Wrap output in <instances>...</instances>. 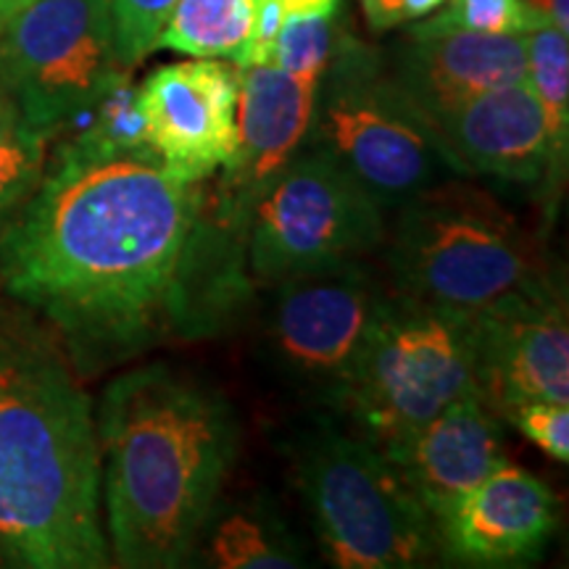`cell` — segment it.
<instances>
[{"mask_svg":"<svg viewBox=\"0 0 569 569\" xmlns=\"http://www.w3.org/2000/svg\"><path fill=\"white\" fill-rule=\"evenodd\" d=\"M511 425L538 446L540 451L549 453L553 461L567 465L569 461V403L559 401H525L509 409Z\"/></svg>","mask_w":569,"mask_h":569,"instance_id":"484cf974","label":"cell"},{"mask_svg":"<svg viewBox=\"0 0 569 569\" xmlns=\"http://www.w3.org/2000/svg\"><path fill=\"white\" fill-rule=\"evenodd\" d=\"M0 30H3V21H0Z\"/></svg>","mask_w":569,"mask_h":569,"instance_id":"836d02e7","label":"cell"},{"mask_svg":"<svg viewBox=\"0 0 569 569\" xmlns=\"http://www.w3.org/2000/svg\"><path fill=\"white\" fill-rule=\"evenodd\" d=\"M380 451L432 522L507 461L501 417L480 393L459 398L430 422Z\"/></svg>","mask_w":569,"mask_h":569,"instance_id":"9a60e30c","label":"cell"},{"mask_svg":"<svg viewBox=\"0 0 569 569\" xmlns=\"http://www.w3.org/2000/svg\"><path fill=\"white\" fill-rule=\"evenodd\" d=\"M196 565L213 569H298L306 565L301 546L280 515L261 498L219 503L198 538Z\"/></svg>","mask_w":569,"mask_h":569,"instance_id":"ac0fdd59","label":"cell"},{"mask_svg":"<svg viewBox=\"0 0 569 569\" xmlns=\"http://www.w3.org/2000/svg\"><path fill=\"white\" fill-rule=\"evenodd\" d=\"M369 27L377 32L393 30L409 21L430 17L446 0H359Z\"/></svg>","mask_w":569,"mask_h":569,"instance_id":"83f0119b","label":"cell"},{"mask_svg":"<svg viewBox=\"0 0 569 569\" xmlns=\"http://www.w3.org/2000/svg\"><path fill=\"white\" fill-rule=\"evenodd\" d=\"M386 209L327 156L301 148L248 219V267L259 282L361 261L386 243Z\"/></svg>","mask_w":569,"mask_h":569,"instance_id":"ba28073f","label":"cell"},{"mask_svg":"<svg viewBox=\"0 0 569 569\" xmlns=\"http://www.w3.org/2000/svg\"><path fill=\"white\" fill-rule=\"evenodd\" d=\"M393 296L361 261L274 282L267 338L277 365L338 407Z\"/></svg>","mask_w":569,"mask_h":569,"instance_id":"30bf717a","label":"cell"},{"mask_svg":"<svg viewBox=\"0 0 569 569\" xmlns=\"http://www.w3.org/2000/svg\"><path fill=\"white\" fill-rule=\"evenodd\" d=\"M34 3V0H0V21H9V17H13V13L24 9V6Z\"/></svg>","mask_w":569,"mask_h":569,"instance_id":"1f68e13d","label":"cell"},{"mask_svg":"<svg viewBox=\"0 0 569 569\" xmlns=\"http://www.w3.org/2000/svg\"><path fill=\"white\" fill-rule=\"evenodd\" d=\"M557 517L551 488L507 459L438 519L440 559L478 569L532 565L549 546Z\"/></svg>","mask_w":569,"mask_h":569,"instance_id":"5bb4252c","label":"cell"},{"mask_svg":"<svg viewBox=\"0 0 569 569\" xmlns=\"http://www.w3.org/2000/svg\"><path fill=\"white\" fill-rule=\"evenodd\" d=\"M430 122L461 177H493L525 188L549 184V138L528 80L482 92Z\"/></svg>","mask_w":569,"mask_h":569,"instance_id":"2e32d148","label":"cell"},{"mask_svg":"<svg viewBox=\"0 0 569 569\" xmlns=\"http://www.w3.org/2000/svg\"><path fill=\"white\" fill-rule=\"evenodd\" d=\"M122 69L109 0H34L0 30L3 88L48 140Z\"/></svg>","mask_w":569,"mask_h":569,"instance_id":"9c48e42d","label":"cell"},{"mask_svg":"<svg viewBox=\"0 0 569 569\" xmlns=\"http://www.w3.org/2000/svg\"><path fill=\"white\" fill-rule=\"evenodd\" d=\"M551 27L569 34V0H528Z\"/></svg>","mask_w":569,"mask_h":569,"instance_id":"f546056e","label":"cell"},{"mask_svg":"<svg viewBox=\"0 0 569 569\" xmlns=\"http://www.w3.org/2000/svg\"><path fill=\"white\" fill-rule=\"evenodd\" d=\"M282 19L290 17H336L340 0H280Z\"/></svg>","mask_w":569,"mask_h":569,"instance_id":"f1b7e54d","label":"cell"},{"mask_svg":"<svg viewBox=\"0 0 569 569\" xmlns=\"http://www.w3.org/2000/svg\"><path fill=\"white\" fill-rule=\"evenodd\" d=\"M0 96H6V88H3V77H0Z\"/></svg>","mask_w":569,"mask_h":569,"instance_id":"d6a6232c","label":"cell"},{"mask_svg":"<svg viewBox=\"0 0 569 569\" xmlns=\"http://www.w3.org/2000/svg\"><path fill=\"white\" fill-rule=\"evenodd\" d=\"M525 34L440 32L415 38L398 56L393 80L427 119L482 92L525 80Z\"/></svg>","mask_w":569,"mask_h":569,"instance_id":"e0dca14e","label":"cell"},{"mask_svg":"<svg viewBox=\"0 0 569 569\" xmlns=\"http://www.w3.org/2000/svg\"><path fill=\"white\" fill-rule=\"evenodd\" d=\"M0 536L32 569L111 567L92 398L17 301H0Z\"/></svg>","mask_w":569,"mask_h":569,"instance_id":"3957f363","label":"cell"},{"mask_svg":"<svg viewBox=\"0 0 569 569\" xmlns=\"http://www.w3.org/2000/svg\"><path fill=\"white\" fill-rule=\"evenodd\" d=\"M549 24L528 0H446L438 11L411 27L409 34L475 32V34H528Z\"/></svg>","mask_w":569,"mask_h":569,"instance_id":"603a6c76","label":"cell"},{"mask_svg":"<svg viewBox=\"0 0 569 569\" xmlns=\"http://www.w3.org/2000/svg\"><path fill=\"white\" fill-rule=\"evenodd\" d=\"M61 132H69L59 146L96 156L153 153L148 146L146 119L140 111L138 84L132 69H122L101 96L82 113H77ZM59 132V134H61Z\"/></svg>","mask_w":569,"mask_h":569,"instance_id":"ffe728a7","label":"cell"},{"mask_svg":"<svg viewBox=\"0 0 569 569\" xmlns=\"http://www.w3.org/2000/svg\"><path fill=\"white\" fill-rule=\"evenodd\" d=\"M478 390L472 317L393 296L338 409L377 448Z\"/></svg>","mask_w":569,"mask_h":569,"instance_id":"52a82bcc","label":"cell"},{"mask_svg":"<svg viewBox=\"0 0 569 569\" xmlns=\"http://www.w3.org/2000/svg\"><path fill=\"white\" fill-rule=\"evenodd\" d=\"M201 211V182L177 180L156 153L59 146L0 224V284L80 372L122 365L180 325Z\"/></svg>","mask_w":569,"mask_h":569,"instance_id":"6da1fadb","label":"cell"},{"mask_svg":"<svg viewBox=\"0 0 569 569\" xmlns=\"http://www.w3.org/2000/svg\"><path fill=\"white\" fill-rule=\"evenodd\" d=\"M336 161L382 209L461 177L436 127L361 46L336 42L303 146Z\"/></svg>","mask_w":569,"mask_h":569,"instance_id":"5b68a950","label":"cell"},{"mask_svg":"<svg viewBox=\"0 0 569 569\" xmlns=\"http://www.w3.org/2000/svg\"><path fill=\"white\" fill-rule=\"evenodd\" d=\"M336 48V17H290L282 19L272 61L298 80L319 82Z\"/></svg>","mask_w":569,"mask_h":569,"instance_id":"cb8c5ba5","label":"cell"},{"mask_svg":"<svg viewBox=\"0 0 569 569\" xmlns=\"http://www.w3.org/2000/svg\"><path fill=\"white\" fill-rule=\"evenodd\" d=\"M317 84L298 80L274 63L238 69V148L222 169L211 219L224 232L246 240L256 201L301 151Z\"/></svg>","mask_w":569,"mask_h":569,"instance_id":"4fadbf2b","label":"cell"},{"mask_svg":"<svg viewBox=\"0 0 569 569\" xmlns=\"http://www.w3.org/2000/svg\"><path fill=\"white\" fill-rule=\"evenodd\" d=\"M253 0H180L163 27L161 51L234 61L253 30Z\"/></svg>","mask_w":569,"mask_h":569,"instance_id":"d6986e66","label":"cell"},{"mask_svg":"<svg viewBox=\"0 0 569 569\" xmlns=\"http://www.w3.org/2000/svg\"><path fill=\"white\" fill-rule=\"evenodd\" d=\"M482 401L507 417L525 401L569 403V322L565 288L551 277L472 315Z\"/></svg>","mask_w":569,"mask_h":569,"instance_id":"8fae6325","label":"cell"},{"mask_svg":"<svg viewBox=\"0 0 569 569\" xmlns=\"http://www.w3.org/2000/svg\"><path fill=\"white\" fill-rule=\"evenodd\" d=\"M96 427L111 565H190L238 457L230 401L161 361L111 380Z\"/></svg>","mask_w":569,"mask_h":569,"instance_id":"7a4b0ae2","label":"cell"},{"mask_svg":"<svg viewBox=\"0 0 569 569\" xmlns=\"http://www.w3.org/2000/svg\"><path fill=\"white\" fill-rule=\"evenodd\" d=\"M388 264L398 296L467 317L549 277L515 213L467 177L398 206Z\"/></svg>","mask_w":569,"mask_h":569,"instance_id":"277c9868","label":"cell"},{"mask_svg":"<svg viewBox=\"0 0 569 569\" xmlns=\"http://www.w3.org/2000/svg\"><path fill=\"white\" fill-rule=\"evenodd\" d=\"M48 138L0 96V224L34 193L48 163Z\"/></svg>","mask_w":569,"mask_h":569,"instance_id":"7402d4cb","label":"cell"},{"mask_svg":"<svg viewBox=\"0 0 569 569\" xmlns=\"http://www.w3.org/2000/svg\"><path fill=\"white\" fill-rule=\"evenodd\" d=\"M177 3L180 0H109L113 40L122 67L134 69L156 51Z\"/></svg>","mask_w":569,"mask_h":569,"instance_id":"d4e9b609","label":"cell"},{"mask_svg":"<svg viewBox=\"0 0 569 569\" xmlns=\"http://www.w3.org/2000/svg\"><path fill=\"white\" fill-rule=\"evenodd\" d=\"M293 459L330 565L415 569L440 559L436 522L372 440L319 425L298 440Z\"/></svg>","mask_w":569,"mask_h":569,"instance_id":"8992f818","label":"cell"},{"mask_svg":"<svg viewBox=\"0 0 569 569\" xmlns=\"http://www.w3.org/2000/svg\"><path fill=\"white\" fill-rule=\"evenodd\" d=\"M151 151L182 182H206L238 148V67L217 59L167 63L138 84Z\"/></svg>","mask_w":569,"mask_h":569,"instance_id":"7c38bea8","label":"cell"},{"mask_svg":"<svg viewBox=\"0 0 569 569\" xmlns=\"http://www.w3.org/2000/svg\"><path fill=\"white\" fill-rule=\"evenodd\" d=\"M17 567H24V561L19 559V553L6 543L3 536H0V569H17Z\"/></svg>","mask_w":569,"mask_h":569,"instance_id":"4dcf8cb0","label":"cell"},{"mask_svg":"<svg viewBox=\"0 0 569 569\" xmlns=\"http://www.w3.org/2000/svg\"><path fill=\"white\" fill-rule=\"evenodd\" d=\"M569 34L543 24L525 34L528 42V71L525 80L536 92L543 111L549 138V188L557 190L565 180L569 156Z\"/></svg>","mask_w":569,"mask_h":569,"instance_id":"44dd1931","label":"cell"},{"mask_svg":"<svg viewBox=\"0 0 569 569\" xmlns=\"http://www.w3.org/2000/svg\"><path fill=\"white\" fill-rule=\"evenodd\" d=\"M256 13H253V30L248 38L246 48L240 51L238 59L232 63L238 69L246 67H261V63L272 61L277 38L282 30V3L280 0H253Z\"/></svg>","mask_w":569,"mask_h":569,"instance_id":"4316f807","label":"cell"}]
</instances>
